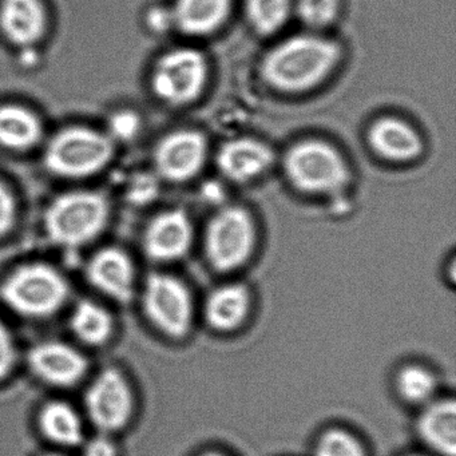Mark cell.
Returning a JSON list of instances; mask_svg holds the SVG:
<instances>
[{
  "instance_id": "obj_1",
  "label": "cell",
  "mask_w": 456,
  "mask_h": 456,
  "mask_svg": "<svg viewBox=\"0 0 456 456\" xmlns=\"http://www.w3.org/2000/svg\"><path fill=\"white\" fill-rule=\"evenodd\" d=\"M340 57V47L322 37L297 36L277 45L263 63V76L274 89L300 93L319 85Z\"/></svg>"
},
{
  "instance_id": "obj_2",
  "label": "cell",
  "mask_w": 456,
  "mask_h": 456,
  "mask_svg": "<svg viewBox=\"0 0 456 456\" xmlns=\"http://www.w3.org/2000/svg\"><path fill=\"white\" fill-rule=\"evenodd\" d=\"M116 151V143L103 130L73 125L46 141L42 161L45 169L61 180H89L108 169Z\"/></svg>"
},
{
  "instance_id": "obj_3",
  "label": "cell",
  "mask_w": 456,
  "mask_h": 456,
  "mask_svg": "<svg viewBox=\"0 0 456 456\" xmlns=\"http://www.w3.org/2000/svg\"><path fill=\"white\" fill-rule=\"evenodd\" d=\"M110 218L111 205L105 194L77 189L58 194L47 204L44 229L53 244L71 249L95 241Z\"/></svg>"
},
{
  "instance_id": "obj_4",
  "label": "cell",
  "mask_w": 456,
  "mask_h": 456,
  "mask_svg": "<svg viewBox=\"0 0 456 456\" xmlns=\"http://www.w3.org/2000/svg\"><path fill=\"white\" fill-rule=\"evenodd\" d=\"M2 298L18 314L47 317L65 304L69 284L54 266L30 263L15 269L2 285Z\"/></svg>"
},
{
  "instance_id": "obj_5",
  "label": "cell",
  "mask_w": 456,
  "mask_h": 456,
  "mask_svg": "<svg viewBox=\"0 0 456 456\" xmlns=\"http://www.w3.org/2000/svg\"><path fill=\"white\" fill-rule=\"evenodd\" d=\"M284 169L292 185L305 193H338L349 180L343 157L322 141L308 140L293 145L285 156Z\"/></svg>"
},
{
  "instance_id": "obj_6",
  "label": "cell",
  "mask_w": 456,
  "mask_h": 456,
  "mask_svg": "<svg viewBox=\"0 0 456 456\" xmlns=\"http://www.w3.org/2000/svg\"><path fill=\"white\" fill-rule=\"evenodd\" d=\"M205 255L212 268L231 272L247 263L255 247V226L242 208H225L209 221Z\"/></svg>"
},
{
  "instance_id": "obj_7",
  "label": "cell",
  "mask_w": 456,
  "mask_h": 456,
  "mask_svg": "<svg viewBox=\"0 0 456 456\" xmlns=\"http://www.w3.org/2000/svg\"><path fill=\"white\" fill-rule=\"evenodd\" d=\"M208 79L204 55L189 47L165 53L151 71V85L156 97L167 105H186L201 94Z\"/></svg>"
},
{
  "instance_id": "obj_8",
  "label": "cell",
  "mask_w": 456,
  "mask_h": 456,
  "mask_svg": "<svg viewBox=\"0 0 456 456\" xmlns=\"http://www.w3.org/2000/svg\"><path fill=\"white\" fill-rule=\"evenodd\" d=\"M143 309L154 327L173 338H181L193 322V298L188 287L177 277L153 273L146 280Z\"/></svg>"
},
{
  "instance_id": "obj_9",
  "label": "cell",
  "mask_w": 456,
  "mask_h": 456,
  "mask_svg": "<svg viewBox=\"0 0 456 456\" xmlns=\"http://www.w3.org/2000/svg\"><path fill=\"white\" fill-rule=\"evenodd\" d=\"M87 415L103 432L118 431L132 418L134 400L126 379L117 370H105L89 387L85 397Z\"/></svg>"
},
{
  "instance_id": "obj_10",
  "label": "cell",
  "mask_w": 456,
  "mask_h": 456,
  "mask_svg": "<svg viewBox=\"0 0 456 456\" xmlns=\"http://www.w3.org/2000/svg\"><path fill=\"white\" fill-rule=\"evenodd\" d=\"M207 154V140L201 133L193 130L170 133L154 149L156 175L170 183L191 180L204 167Z\"/></svg>"
},
{
  "instance_id": "obj_11",
  "label": "cell",
  "mask_w": 456,
  "mask_h": 456,
  "mask_svg": "<svg viewBox=\"0 0 456 456\" xmlns=\"http://www.w3.org/2000/svg\"><path fill=\"white\" fill-rule=\"evenodd\" d=\"M49 30V15L42 0H0V34L7 44L30 52Z\"/></svg>"
},
{
  "instance_id": "obj_12",
  "label": "cell",
  "mask_w": 456,
  "mask_h": 456,
  "mask_svg": "<svg viewBox=\"0 0 456 456\" xmlns=\"http://www.w3.org/2000/svg\"><path fill=\"white\" fill-rule=\"evenodd\" d=\"M193 240V226L183 210L159 213L146 226L142 245L157 263H172L186 255Z\"/></svg>"
},
{
  "instance_id": "obj_13",
  "label": "cell",
  "mask_w": 456,
  "mask_h": 456,
  "mask_svg": "<svg viewBox=\"0 0 456 456\" xmlns=\"http://www.w3.org/2000/svg\"><path fill=\"white\" fill-rule=\"evenodd\" d=\"M86 277L95 289L119 303H127L134 293V265L119 248H103L94 253L87 263Z\"/></svg>"
},
{
  "instance_id": "obj_14",
  "label": "cell",
  "mask_w": 456,
  "mask_h": 456,
  "mask_svg": "<svg viewBox=\"0 0 456 456\" xmlns=\"http://www.w3.org/2000/svg\"><path fill=\"white\" fill-rule=\"evenodd\" d=\"M28 365L37 378L57 387L74 386L87 370L86 357L58 341L37 344L28 354Z\"/></svg>"
},
{
  "instance_id": "obj_15",
  "label": "cell",
  "mask_w": 456,
  "mask_h": 456,
  "mask_svg": "<svg viewBox=\"0 0 456 456\" xmlns=\"http://www.w3.org/2000/svg\"><path fill=\"white\" fill-rule=\"evenodd\" d=\"M216 161L226 178L236 183H247L269 169L273 162V153L260 141L236 138L221 146Z\"/></svg>"
},
{
  "instance_id": "obj_16",
  "label": "cell",
  "mask_w": 456,
  "mask_h": 456,
  "mask_svg": "<svg viewBox=\"0 0 456 456\" xmlns=\"http://www.w3.org/2000/svg\"><path fill=\"white\" fill-rule=\"evenodd\" d=\"M45 124L33 109L20 103L0 105V149L28 153L45 142Z\"/></svg>"
},
{
  "instance_id": "obj_17",
  "label": "cell",
  "mask_w": 456,
  "mask_h": 456,
  "mask_svg": "<svg viewBox=\"0 0 456 456\" xmlns=\"http://www.w3.org/2000/svg\"><path fill=\"white\" fill-rule=\"evenodd\" d=\"M419 436L440 456L456 453V403L451 397L434 399L423 405L418 423Z\"/></svg>"
},
{
  "instance_id": "obj_18",
  "label": "cell",
  "mask_w": 456,
  "mask_h": 456,
  "mask_svg": "<svg viewBox=\"0 0 456 456\" xmlns=\"http://www.w3.org/2000/svg\"><path fill=\"white\" fill-rule=\"evenodd\" d=\"M252 308L249 290L242 284H226L209 293L204 304V319L217 332L239 330Z\"/></svg>"
},
{
  "instance_id": "obj_19",
  "label": "cell",
  "mask_w": 456,
  "mask_h": 456,
  "mask_svg": "<svg viewBox=\"0 0 456 456\" xmlns=\"http://www.w3.org/2000/svg\"><path fill=\"white\" fill-rule=\"evenodd\" d=\"M368 141L372 151L388 161H411L423 149L418 133L410 125L392 117L376 121L370 127Z\"/></svg>"
},
{
  "instance_id": "obj_20",
  "label": "cell",
  "mask_w": 456,
  "mask_h": 456,
  "mask_svg": "<svg viewBox=\"0 0 456 456\" xmlns=\"http://www.w3.org/2000/svg\"><path fill=\"white\" fill-rule=\"evenodd\" d=\"M231 6L232 0H175L173 26L188 36H207L225 22Z\"/></svg>"
},
{
  "instance_id": "obj_21",
  "label": "cell",
  "mask_w": 456,
  "mask_h": 456,
  "mask_svg": "<svg viewBox=\"0 0 456 456\" xmlns=\"http://www.w3.org/2000/svg\"><path fill=\"white\" fill-rule=\"evenodd\" d=\"M39 427L47 439L65 447H76L84 437L81 418L63 402H52L42 408Z\"/></svg>"
},
{
  "instance_id": "obj_22",
  "label": "cell",
  "mask_w": 456,
  "mask_h": 456,
  "mask_svg": "<svg viewBox=\"0 0 456 456\" xmlns=\"http://www.w3.org/2000/svg\"><path fill=\"white\" fill-rule=\"evenodd\" d=\"M70 324L74 335L89 346H101L113 332V320L109 312L92 301H82L76 306Z\"/></svg>"
},
{
  "instance_id": "obj_23",
  "label": "cell",
  "mask_w": 456,
  "mask_h": 456,
  "mask_svg": "<svg viewBox=\"0 0 456 456\" xmlns=\"http://www.w3.org/2000/svg\"><path fill=\"white\" fill-rule=\"evenodd\" d=\"M395 386H396L397 394L405 403L423 407L435 399L437 380L428 368L410 364L397 372Z\"/></svg>"
},
{
  "instance_id": "obj_24",
  "label": "cell",
  "mask_w": 456,
  "mask_h": 456,
  "mask_svg": "<svg viewBox=\"0 0 456 456\" xmlns=\"http://www.w3.org/2000/svg\"><path fill=\"white\" fill-rule=\"evenodd\" d=\"M290 0H245L248 22L261 36L276 33L289 18Z\"/></svg>"
},
{
  "instance_id": "obj_25",
  "label": "cell",
  "mask_w": 456,
  "mask_h": 456,
  "mask_svg": "<svg viewBox=\"0 0 456 456\" xmlns=\"http://www.w3.org/2000/svg\"><path fill=\"white\" fill-rule=\"evenodd\" d=\"M314 456H367V451L351 432L332 428L317 439Z\"/></svg>"
},
{
  "instance_id": "obj_26",
  "label": "cell",
  "mask_w": 456,
  "mask_h": 456,
  "mask_svg": "<svg viewBox=\"0 0 456 456\" xmlns=\"http://www.w3.org/2000/svg\"><path fill=\"white\" fill-rule=\"evenodd\" d=\"M338 0H296V12L305 25L325 28L335 20Z\"/></svg>"
},
{
  "instance_id": "obj_27",
  "label": "cell",
  "mask_w": 456,
  "mask_h": 456,
  "mask_svg": "<svg viewBox=\"0 0 456 456\" xmlns=\"http://www.w3.org/2000/svg\"><path fill=\"white\" fill-rule=\"evenodd\" d=\"M140 116L134 110L121 109L113 111L106 122V129L103 132L110 137V140L118 146V143L129 142L140 134Z\"/></svg>"
},
{
  "instance_id": "obj_28",
  "label": "cell",
  "mask_w": 456,
  "mask_h": 456,
  "mask_svg": "<svg viewBox=\"0 0 456 456\" xmlns=\"http://www.w3.org/2000/svg\"><path fill=\"white\" fill-rule=\"evenodd\" d=\"M159 180L157 175L138 173L133 175L126 186L127 201L133 205H146L159 196Z\"/></svg>"
},
{
  "instance_id": "obj_29",
  "label": "cell",
  "mask_w": 456,
  "mask_h": 456,
  "mask_svg": "<svg viewBox=\"0 0 456 456\" xmlns=\"http://www.w3.org/2000/svg\"><path fill=\"white\" fill-rule=\"evenodd\" d=\"M20 220V207L14 191L0 178V240L9 236Z\"/></svg>"
},
{
  "instance_id": "obj_30",
  "label": "cell",
  "mask_w": 456,
  "mask_h": 456,
  "mask_svg": "<svg viewBox=\"0 0 456 456\" xmlns=\"http://www.w3.org/2000/svg\"><path fill=\"white\" fill-rule=\"evenodd\" d=\"M17 362V348L9 330L0 322V380L12 373Z\"/></svg>"
},
{
  "instance_id": "obj_31",
  "label": "cell",
  "mask_w": 456,
  "mask_h": 456,
  "mask_svg": "<svg viewBox=\"0 0 456 456\" xmlns=\"http://www.w3.org/2000/svg\"><path fill=\"white\" fill-rule=\"evenodd\" d=\"M84 456H117L116 444L108 436L101 435L86 443Z\"/></svg>"
},
{
  "instance_id": "obj_32",
  "label": "cell",
  "mask_w": 456,
  "mask_h": 456,
  "mask_svg": "<svg viewBox=\"0 0 456 456\" xmlns=\"http://www.w3.org/2000/svg\"><path fill=\"white\" fill-rule=\"evenodd\" d=\"M149 26L156 31H165L173 26L172 12L156 9L148 15Z\"/></svg>"
},
{
  "instance_id": "obj_33",
  "label": "cell",
  "mask_w": 456,
  "mask_h": 456,
  "mask_svg": "<svg viewBox=\"0 0 456 456\" xmlns=\"http://www.w3.org/2000/svg\"><path fill=\"white\" fill-rule=\"evenodd\" d=\"M202 193H204V199L209 202L221 201L224 197L223 189L215 183H209L202 186Z\"/></svg>"
},
{
  "instance_id": "obj_34",
  "label": "cell",
  "mask_w": 456,
  "mask_h": 456,
  "mask_svg": "<svg viewBox=\"0 0 456 456\" xmlns=\"http://www.w3.org/2000/svg\"><path fill=\"white\" fill-rule=\"evenodd\" d=\"M201 456H226V455H224V453H220V452H207V453H202Z\"/></svg>"
},
{
  "instance_id": "obj_35",
  "label": "cell",
  "mask_w": 456,
  "mask_h": 456,
  "mask_svg": "<svg viewBox=\"0 0 456 456\" xmlns=\"http://www.w3.org/2000/svg\"><path fill=\"white\" fill-rule=\"evenodd\" d=\"M45 456H63V455H58V453H50V455H45Z\"/></svg>"
},
{
  "instance_id": "obj_36",
  "label": "cell",
  "mask_w": 456,
  "mask_h": 456,
  "mask_svg": "<svg viewBox=\"0 0 456 456\" xmlns=\"http://www.w3.org/2000/svg\"><path fill=\"white\" fill-rule=\"evenodd\" d=\"M408 456H423V455H408Z\"/></svg>"
}]
</instances>
